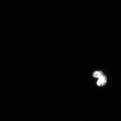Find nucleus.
<instances>
[{
    "label": "nucleus",
    "instance_id": "nucleus-1",
    "mask_svg": "<svg viewBox=\"0 0 121 121\" xmlns=\"http://www.w3.org/2000/svg\"><path fill=\"white\" fill-rule=\"evenodd\" d=\"M107 81V77L105 75H104L101 78H98L97 84L99 86H102L105 85L106 84Z\"/></svg>",
    "mask_w": 121,
    "mask_h": 121
},
{
    "label": "nucleus",
    "instance_id": "nucleus-2",
    "mask_svg": "<svg viewBox=\"0 0 121 121\" xmlns=\"http://www.w3.org/2000/svg\"><path fill=\"white\" fill-rule=\"evenodd\" d=\"M103 72L101 71H96L93 73V76L95 78H101L104 75Z\"/></svg>",
    "mask_w": 121,
    "mask_h": 121
}]
</instances>
